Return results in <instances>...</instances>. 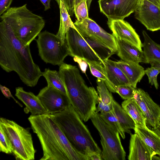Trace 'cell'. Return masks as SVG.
Segmentation results:
<instances>
[{"label":"cell","instance_id":"cell-24","mask_svg":"<svg viewBox=\"0 0 160 160\" xmlns=\"http://www.w3.org/2000/svg\"><path fill=\"white\" fill-rule=\"evenodd\" d=\"M60 13V22L58 31L56 34L64 43L65 42L67 32L70 28L77 30L72 21L66 7L62 0H60L59 5ZM78 31V30H77Z\"/></svg>","mask_w":160,"mask_h":160},{"label":"cell","instance_id":"cell-8","mask_svg":"<svg viewBox=\"0 0 160 160\" xmlns=\"http://www.w3.org/2000/svg\"><path fill=\"white\" fill-rule=\"evenodd\" d=\"M39 55L46 63L59 66L69 55L68 47L56 35L47 31L41 32L36 40Z\"/></svg>","mask_w":160,"mask_h":160},{"label":"cell","instance_id":"cell-11","mask_svg":"<svg viewBox=\"0 0 160 160\" xmlns=\"http://www.w3.org/2000/svg\"><path fill=\"white\" fill-rule=\"evenodd\" d=\"M138 0H98L100 12L108 20H124L134 12Z\"/></svg>","mask_w":160,"mask_h":160},{"label":"cell","instance_id":"cell-25","mask_svg":"<svg viewBox=\"0 0 160 160\" xmlns=\"http://www.w3.org/2000/svg\"><path fill=\"white\" fill-rule=\"evenodd\" d=\"M113 110L123 132L131 134L130 129H134L135 124L131 117L114 100L113 102Z\"/></svg>","mask_w":160,"mask_h":160},{"label":"cell","instance_id":"cell-47","mask_svg":"<svg viewBox=\"0 0 160 160\" xmlns=\"http://www.w3.org/2000/svg\"><path fill=\"white\" fill-rule=\"evenodd\" d=\"M159 2H160V0H159Z\"/></svg>","mask_w":160,"mask_h":160},{"label":"cell","instance_id":"cell-18","mask_svg":"<svg viewBox=\"0 0 160 160\" xmlns=\"http://www.w3.org/2000/svg\"><path fill=\"white\" fill-rule=\"evenodd\" d=\"M156 154L137 134H131L128 160H152Z\"/></svg>","mask_w":160,"mask_h":160},{"label":"cell","instance_id":"cell-36","mask_svg":"<svg viewBox=\"0 0 160 160\" xmlns=\"http://www.w3.org/2000/svg\"><path fill=\"white\" fill-rule=\"evenodd\" d=\"M13 0H0V16L2 15L10 7Z\"/></svg>","mask_w":160,"mask_h":160},{"label":"cell","instance_id":"cell-39","mask_svg":"<svg viewBox=\"0 0 160 160\" xmlns=\"http://www.w3.org/2000/svg\"><path fill=\"white\" fill-rule=\"evenodd\" d=\"M88 160H102L101 153L92 152L89 154L87 156Z\"/></svg>","mask_w":160,"mask_h":160},{"label":"cell","instance_id":"cell-46","mask_svg":"<svg viewBox=\"0 0 160 160\" xmlns=\"http://www.w3.org/2000/svg\"><path fill=\"white\" fill-rule=\"evenodd\" d=\"M160 160V157L157 156L156 155H154L152 158V160Z\"/></svg>","mask_w":160,"mask_h":160},{"label":"cell","instance_id":"cell-22","mask_svg":"<svg viewBox=\"0 0 160 160\" xmlns=\"http://www.w3.org/2000/svg\"><path fill=\"white\" fill-rule=\"evenodd\" d=\"M122 106L134 121L136 126L147 128L146 117L134 98L125 100Z\"/></svg>","mask_w":160,"mask_h":160},{"label":"cell","instance_id":"cell-20","mask_svg":"<svg viewBox=\"0 0 160 160\" xmlns=\"http://www.w3.org/2000/svg\"><path fill=\"white\" fill-rule=\"evenodd\" d=\"M142 34L144 38L142 62L151 66L160 65V45L153 41L146 31L143 30Z\"/></svg>","mask_w":160,"mask_h":160},{"label":"cell","instance_id":"cell-33","mask_svg":"<svg viewBox=\"0 0 160 160\" xmlns=\"http://www.w3.org/2000/svg\"><path fill=\"white\" fill-rule=\"evenodd\" d=\"M145 74L148 77L149 83L151 85H154L158 89L159 85L157 81V77L160 73V65L151 66L145 70Z\"/></svg>","mask_w":160,"mask_h":160},{"label":"cell","instance_id":"cell-15","mask_svg":"<svg viewBox=\"0 0 160 160\" xmlns=\"http://www.w3.org/2000/svg\"><path fill=\"white\" fill-rule=\"evenodd\" d=\"M107 24L115 37L142 50V43L139 36L128 22L124 20H108Z\"/></svg>","mask_w":160,"mask_h":160},{"label":"cell","instance_id":"cell-30","mask_svg":"<svg viewBox=\"0 0 160 160\" xmlns=\"http://www.w3.org/2000/svg\"><path fill=\"white\" fill-rule=\"evenodd\" d=\"M97 89L99 97L102 102L106 104H113L114 99L104 82L98 78L96 80Z\"/></svg>","mask_w":160,"mask_h":160},{"label":"cell","instance_id":"cell-6","mask_svg":"<svg viewBox=\"0 0 160 160\" xmlns=\"http://www.w3.org/2000/svg\"><path fill=\"white\" fill-rule=\"evenodd\" d=\"M0 125L10 140L13 148L12 153L16 159L34 160L36 150L29 130L12 120L3 118H0Z\"/></svg>","mask_w":160,"mask_h":160},{"label":"cell","instance_id":"cell-9","mask_svg":"<svg viewBox=\"0 0 160 160\" xmlns=\"http://www.w3.org/2000/svg\"><path fill=\"white\" fill-rule=\"evenodd\" d=\"M74 24L82 37L93 38L116 53L117 48L114 36L107 32L93 20L88 18L82 22L77 20Z\"/></svg>","mask_w":160,"mask_h":160},{"label":"cell","instance_id":"cell-5","mask_svg":"<svg viewBox=\"0 0 160 160\" xmlns=\"http://www.w3.org/2000/svg\"><path fill=\"white\" fill-rule=\"evenodd\" d=\"M0 18L11 26L17 38L25 46H30L45 24L43 18L29 10L27 4L10 7Z\"/></svg>","mask_w":160,"mask_h":160},{"label":"cell","instance_id":"cell-43","mask_svg":"<svg viewBox=\"0 0 160 160\" xmlns=\"http://www.w3.org/2000/svg\"><path fill=\"white\" fill-rule=\"evenodd\" d=\"M64 3L66 8L68 12L70 10L69 0H62ZM57 3L59 6L60 3V0H57Z\"/></svg>","mask_w":160,"mask_h":160},{"label":"cell","instance_id":"cell-38","mask_svg":"<svg viewBox=\"0 0 160 160\" xmlns=\"http://www.w3.org/2000/svg\"><path fill=\"white\" fill-rule=\"evenodd\" d=\"M73 60L75 62L78 64L82 72L85 74L88 65L87 62L84 60L77 57H74Z\"/></svg>","mask_w":160,"mask_h":160},{"label":"cell","instance_id":"cell-34","mask_svg":"<svg viewBox=\"0 0 160 160\" xmlns=\"http://www.w3.org/2000/svg\"><path fill=\"white\" fill-rule=\"evenodd\" d=\"M136 88L130 85H124L116 87V93L125 100L134 98Z\"/></svg>","mask_w":160,"mask_h":160},{"label":"cell","instance_id":"cell-44","mask_svg":"<svg viewBox=\"0 0 160 160\" xmlns=\"http://www.w3.org/2000/svg\"><path fill=\"white\" fill-rule=\"evenodd\" d=\"M152 3L160 7L159 0H148Z\"/></svg>","mask_w":160,"mask_h":160},{"label":"cell","instance_id":"cell-27","mask_svg":"<svg viewBox=\"0 0 160 160\" xmlns=\"http://www.w3.org/2000/svg\"><path fill=\"white\" fill-rule=\"evenodd\" d=\"M83 38L104 63V61L115 53L110 49L93 38Z\"/></svg>","mask_w":160,"mask_h":160},{"label":"cell","instance_id":"cell-2","mask_svg":"<svg viewBox=\"0 0 160 160\" xmlns=\"http://www.w3.org/2000/svg\"><path fill=\"white\" fill-rule=\"evenodd\" d=\"M28 119L43 151L40 160H88L73 148L50 114L31 115Z\"/></svg>","mask_w":160,"mask_h":160},{"label":"cell","instance_id":"cell-10","mask_svg":"<svg viewBox=\"0 0 160 160\" xmlns=\"http://www.w3.org/2000/svg\"><path fill=\"white\" fill-rule=\"evenodd\" d=\"M65 41L69 49V56L104 63L78 31L70 28L66 34Z\"/></svg>","mask_w":160,"mask_h":160},{"label":"cell","instance_id":"cell-17","mask_svg":"<svg viewBox=\"0 0 160 160\" xmlns=\"http://www.w3.org/2000/svg\"><path fill=\"white\" fill-rule=\"evenodd\" d=\"M15 96L25 105L24 111L32 115L47 114V112L37 96L25 91L22 87L16 88Z\"/></svg>","mask_w":160,"mask_h":160},{"label":"cell","instance_id":"cell-7","mask_svg":"<svg viewBox=\"0 0 160 160\" xmlns=\"http://www.w3.org/2000/svg\"><path fill=\"white\" fill-rule=\"evenodd\" d=\"M90 119L101 137L102 160H125L126 153L118 132L107 124L95 112Z\"/></svg>","mask_w":160,"mask_h":160},{"label":"cell","instance_id":"cell-26","mask_svg":"<svg viewBox=\"0 0 160 160\" xmlns=\"http://www.w3.org/2000/svg\"><path fill=\"white\" fill-rule=\"evenodd\" d=\"M42 76L46 79L48 86L56 88L67 95L66 88L59 72L45 68L44 71L42 72Z\"/></svg>","mask_w":160,"mask_h":160},{"label":"cell","instance_id":"cell-4","mask_svg":"<svg viewBox=\"0 0 160 160\" xmlns=\"http://www.w3.org/2000/svg\"><path fill=\"white\" fill-rule=\"evenodd\" d=\"M50 114L77 151L87 157L92 152L101 153L102 151L71 104L62 111Z\"/></svg>","mask_w":160,"mask_h":160},{"label":"cell","instance_id":"cell-16","mask_svg":"<svg viewBox=\"0 0 160 160\" xmlns=\"http://www.w3.org/2000/svg\"><path fill=\"white\" fill-rule=\"evenodd\" d=\"M104 64L107 77L104 82L110 91L115 93L116 87L130 85L122 71L116 65L115 61L108 59L104 62Z\"/></svg>","mask_w":160,"mask_h":160},{"label":"cell","instance_id":"cell-41","mask_svg":"<svg viewBox=\"0 0 160 160\" xmlns=\"http://www.w3.org/2000/svg\"><path fill=\"white\" fill-rule=\"evenodd\" d=\"M152 130L160 137V118L157 125L153 128Z\"/></svg>","mask_w":160,"mask_h":160},{"label":"cell","instance_id":"cell-12","mask_svg":"<svg viewBox=\"0 0 160 160\" xmlns=\"http://www.w3.org/2000/svg\"><path fill=\"white\" fill-rule=\"evenodd\" d=\"M37 96L47 114L61 112L71 104L67 95L56 88L48 86L41 89Z\"/></svg>","mask_w":160,"mask_h":160},{"label":"cell","instance_id":"cell-40","mask_svg":"<svg viewBox=\"0 0 160 160\" xmlns=\"http://www.w3.org/2000/svg\"><path fill=\"white\" fill-rule=\"evenodd\" d=\"M44 7V11H46L50 8V2L52 0H39ZM57 2V0H55Z\"/></svg>","mask_w":160,"mask_h":160},{"label":"cell","instance_id":"cell-28","mask_svg":"<svg viewBox=\"0 0 160 160\" xmlns=\"http://www.w3.org/2000/svg\"><path fill=\"white\" fill-rule=\"evenodd\" d=\"M100 117L108 125L115 130L118 131L122 138H125V132H123L116 118L113 110L110 112L105 113H98Z\"/></svg>","mask_w":160,"mask_h":160},{"label":"cell","instance_id":"cell-23","mask_svg":"<svg viewBox=\"0 0 160 160\" xmlns=\"http://www.w3.org/2000/svg\"><path fill=\"white\" fill-rule=\"evenodd\" d=\"M137 134L156 154L160 155V137L152 130L135 126Z\"/></svg>","mask_w":160,"mask_h":160},{"label":"cell","instance_id":"cell-45","mask_svg":"<svg viewBox=\"0 0 160 160\" xmlns=\"http://www.w3.org/2000/svg\"><path fill=\"white\" fill-rule=\"evenodd\" d=\"M92 0H88L87 1L88 7L89 10Z\"/></svg>","mask_w":160,"mask_h":160},{"label":"cell","instance_id":"cell-42","mask_svg":"<svg viewBox=\"0 0 160 160\" xmlns=\"http://www.w3.org/2000/svg\"><path fill=\"white\" fill-rule=\"evenodd\" d=\"M87 1L88 0H86ZM74 0H69L70 10L69 13L70 16H72L73 14L74 11L73 8V4Z\"/></svg>","mask_w":160,"mask_h":160},{"label":"cell","instance_id":"cell-3","mask_svg":"<svg viewBox=\"0 0 160 160\" xmlns=\"http://www.w3.org/2000/svg\"><path fill=\"white\" fill-rule=\"evenodd\" d=\"M59 72L71 104L85 122L95 112L99 96L93 87H88L75 66L63 62Z\"/></svg>","mask_w":160,"mask_h":160},{"label":"cell","instance_id":"cell-14","mask_svg":"<svg viewBox=\"0 0 160 160\" xmlns=\"http://www.w3.org/2000/svg\"><path fill=\"white\" fill-rule=\"evenodd\" d=\"M134 98L146 117V125L155 127L160 118V107L141 88H136Z\"/></svg>","mask_w":160,"mask_h":160},{"label":"cell","instance_id":"cell-37","mask_svg":"<svg viewBox=\"0 0 160 160\" xmlns=\"http://www.w3.org/2000/svg\"><path fill=\"white\" fill-rule=\"evenodd\" d=\"M0 88L1 92L3 95L6 98H11L13 99L14 101L21 107H22V105L18 101H17L13 96L12 94L9 89L5 86H3L0 84Z\"/></svg>","mask_w":160,"mask_h":160},{"label":"cell","instance_id":"cell-31","mask_svg":"<svg viewBox=\"0 0 160 160\" xmlns=\"http://www.w3.org/2000/svg\"><path fill=\"white\" fill-rule=\"evenodd\" d=\"M88 63L91 74L94 77L105 82L107 77L104 64L102 62L83 60Z\"/></svg>","mask_w":160,"mask_h":160},{"label":"cell","instance_id":"cell-1","mask_svg":"<svg viewBox=\"0 0 160 160\" xmlns=\"http://www.w3.org/2000/svg\"><path fill=\"white\" fill-rule=\"evenodd\" d=\"M0 65L7 72H16L22 82L33 87L42 76V72L32 59L30 46H25L16 37L11 26L0 22Z\"/></svg>","mask_w":160,"mask_h":160},{"label":"cell","instance_id":"cell-13","mask_svg":"<svg viewBox=\"0 0 160 160\" xmlns=\"http://www.w3.org/2000/svg\"><path fill=\"white\" fill-rule=\"evenodd\" d=\"M134 12L135 18L147 30H160V7L148 0H138Z\"/></svg>","mask_w":160,"mask_h":160},{"label":"cell","instance_id":"cell-19","mask_svg":"<svg viewBox=\"0 0 160 160\" xmlns=\"http://www.w3.org/2000/svg\"><path fill=\"white\" fill-rule=\"evenodd\" d=\"M115 38L117 48L116 53L121 60L138 63L142 62V50L128 42Z\"/></svg>","mask_w":160,"mask_h":160},{"label":"cell","instance_id":"cell-48","mask_svg":"<svg viewBox=\"0 0 160 160\" xmlns=\"http://www.w3.org/2000/svg\"><path fill=\"white\" fill-rule=\"evenodd\" d=\"M159 156L160 157V155H159Z\"/></svg>","mask_w":160,"mask_h":160},{"label":"cell","instance_id":"cell-35","mask_svg":"<svg viewBox=\"0 0 160 160\" xmlns=\"http://www.w3.org/2000/svg\"><path fill=\"white\" fill-rule=\"evenodd\" d=\"M98 105L95 111L97 113H98L99 112L101 113H107L113 109V104L109 105L104 104L102 102L99 97L98 98Z\"/></svg>","mask_w":160,"mask_h":160},{"label":"cell","instance_id":"cell-21","mask_svg":"<svg viewBox=\"0 0 160 160\" xmlns=\"http://www.w3.org/2000/svg\"><path fill=\"white\" fill-rule=\"evenodd\" d=\"M115 63L126 76L130 84L136 88L137 83L140 82L145 74L144 68L139 63L121 60Z\"/></svg>","mask_w":160,"mask_h":160},{"label":"cell","instance_id":"cell-29","mask_svg":"<svg viewBox=\"0 0 160 160\" xmlns=\"http://www.w3.org/2000/svg\"><path fill=\"white\" fill-rule=\"evenodd\" d=\"M73 8L74 13L78 21L82 22L89 18L86 0H74Z\"/></svg>","mask_w":160,"mask_h":160},{"label":"cell","instance_id":"cell-32","mask_svg":"<svg viewBox=\"0 0 160 160\" xmlns=\"http://www.w3.org/2000/svg\"><path fill=\"white\" fill-rule=\"evenodd\" d=\"M13 148L10 140L0 125V151L6 154L12 153Z\"/></svg>","mask_w":160,"mask_h":160}]
</instances>
